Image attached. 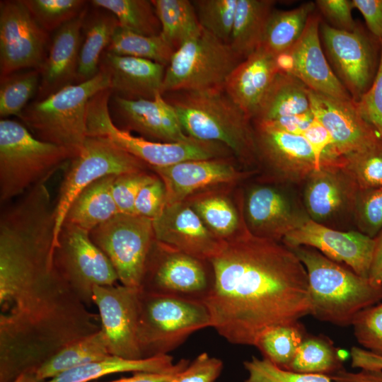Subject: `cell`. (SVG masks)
I'll use <instances>...</instances> for the list:
<instances>
[{"mask_svg": "<svg viewBox=\"0 0 382 382\" xmlns=\"http://www.w3.org/2000/svg\"><path fill=\"white\" fill-rule=\"evenodd\" d=\"M209 262L214 284L204 303L212 328L228 342L255 346L265 330L310 314L306 270L284 244L246 229Z\"/></svg>", "mask_w": 382, "mask_h": 382, "instance_id": "1", "label": "cell"}, {"mask_svg": "<svg viewBox=\"0 0 382 382\" xmlns=\"http://www.w3.org/2000/svg\"><path fill=\"white\" fill-rule=\"evenodd\" d=\"M290 249L306 270L310 314L316 318L342 327L352 325L361 311L382 300V284L359 276L313 248Z\"/></svg>", "mask_w": 382, "mask_h": 382, "instance_id": "2", "label": "cell"}, {"mask_svg": "<svg viewBox=\"0 0 382 382\" xmlns=\"http://www.w3.org/2000/svg\"><path fill=\"white\" fill-rule=\"evenodd\" d=\"M169 93L166 100L187 136L221 144L245 163L257 159L253 121L224 88Z\"/></svg>", "mask_w": 382, "mask_h": 382, "instance_id": "3", "label": "cell"}, {"mask_svg": "<svg viewBox=\"0 0 382 382\" xmlns=\"http://www.w3.org/2000/svg\"><path fill=\"white\" fill-rule=\"evenodd\" d=\"M73 157L67 149L36 138L22 123L1 119V206L46 183Z\"/></svg>", "mask_w": 382, "mask_h": 382, "instance_id": "4", "label": "cell"}, {"mask_svg": "<svg viewBox=\"0 0 382 382\" xmlns=\"http://www.w3.org/2000/svg\"><path fill=\"white\" fill-rule=\"evenodd\" d=\"M108 73L100 69L92 79L69 85L41 100L28 104L19 117L37 139L63 147L74 157L87 137L86 109L90 98L110 88Z\"/></svg>", "mask_w": 382, "mask_h": 382, "instance_id": "5", "label": "cell"}, {"mask_svg": "<svg viewBox=\"0 0 382 382\" xmlns=\"http://www.w3.org/2000/svg\"><path fill=\"white\" fill-rule=\"evenodd\" d=\"M208 327L211 316L203 302L139 289L137 339L142 359L168 354Z\"/></svg>", "mask_w": 382, "mask_h": 382, "instance_id": "6", "label": "cell"}, {"mask_svg": "<svg viewBox=\"0 0 382 382\" xmlns=\"http://www.w3.org/2000/svg\"><path fill=\"white\" fill-rule=\"evenodd\" d=\"M110 88L103 90L88 100L86 109L87 136L107 138L115 145L139 158L149 167H163L190 160L215 158L220 151L215 142L192 139L183 142H160L136 137L113 122L109 100Z\"/></svg>", "mask_w": 382, "mask_h": 382, "instance_id": "7", "label": "cell"}, {"mask_svg": "<svg viewBox=\"0 0 382 382\" xmlns=\"http://www.w3.org/2000/svg\"><path fill=\"white\" fill-rule=\"evenodd\" d=\"M243 59L208 31L181 45L166 66L162 94L222 89Z\"/></svg>", "mask_w": 382, "mask_h": 382, "instance_id": "8", "label": "cell"}, {"mask_svg": "<svg viewBox=\"0 0 382 382\" xmlns=\"http://www.w3.org/2000/svg\"><path fill=\"white\" fill-rule=\"evenodd\" d=\"M147 164L107 138L87 136L80 153L71 158L54 204V241L73 200L87 186L110 175L144 170Z\"/></svg>", "mask_w": 382, "mask_h": 382, "instance_id": "9", "label": "cell"}, {"mask_svg": "<svg viewBox=\"0 0 382 382\" xmlns=\"http://www.w3.org/2000/svg\"><path fill=\"white\" fill-rule=\"evenodd\" d=\"M54 268L79 299L93 303L96 286H111L117 274L102 250L92 241L89 232L64 222L52 254Z\"/></svg>", "mask_w": 382, "mask_h": 382, "instance_id": "10", "label": "cell"}, {"mask_svg": "<svg viewBox=\"0 0 382 382\" xmlns=\"http://www.w3.org/2000/svg\"><path fill=\"white\" fill-rule=\"evenodd\" d=\"M213 284L214 274L209 261L175 250L155 239L139 289L204 303Z\"/></svg>", "mask_w": 382, "mask_h": 382, "instance_id": "11", "label": "cell"}, {"mask_svg": "<svg viewBox=\"0 0 382 382\" xmlns=\"http://www.w3.org/2000/svg\"><path fill=\"white\" fill-rule=\"evenodd\" d=\"M320 36L333 72L352 99L358 101L377 74L381 41L360 25L352 31H345L322 21Z\"/></svg>", "mask_w": 382, "mask_h": 382, "instance_id": "12", "label": "cell"}, {"mask_svg": "<svg viewBox=\"0 0 382 382\" xmlns=\"http://www.w3.org/2000/svg\"><path fill=\"white\" fill-rule=\"evenodd\" d=\"M89 234L112 265L121 284L139 289L155 241L153 221L136 214L118 213Z\"/></svg>", "mask_w": 382, "mask_h": 382, "instance_id": "13", "label": "cell"}, {"mask_svg": "<svg viewBox=\"0 0 382 382\" xmlns=\"http://www.w3.org/2000/svg\"><path fill=\"white\" fill-rule=\"evenodd\" d=\"M51 40L21 0L0 1V76L40 70Z\"/></svg>", "mask_w": 382, "mask_h": 382, "instance_id": "14", "label": "cell"}, {"mask_svg": "<svg viewBox=\"0 0 382 382\" xmlns=\"http://www.w3.org/2000/svg\"><path fill=\"white\" fill-rule=\"evenodd\" d=\"M321 21L320 15L313 13L297 42L276 57L279 72L294 76L316 92L352 100V96L333 72L323 51Z\"/></svg>", "mask_w": 382, "mask_h": 382, "instance_id": "15", "label": "cell"}, {"mask_svg": "<svg viewBox=\"0 0 382 382\" xmlns=\"http://www.w3.org/2000/svg\"><path fill=\"white\" fill-rule=\"evenodd\" d=\"M139 289L115 284L96 286L93 303L98 311L110 355L142 359L137 339Z\"/></svg>", "mask_w": 382, "mask_h": 382, "instance_id": "16", "label": "cell"}, {"mask_svg": "<svg viewBox=\"0 0 382 382\" xmlns=\"http://www.w3.org/2000/svg\"><path fill=\"white\" fill-rule=\"evenodd\" d=\"M289 248H313L329 259L345 263L359 276L369 278L374 238L360 231H340L306 217L282 239Z\"/></svg>", "mask_w": 382, "mask_h": 382, "instance_id": "17", "label": "cell"}, {"mask_svg": "<svg viewBox=\"0 0 382 382\" xmlns=\"http://www.w3.org/2000/svg\"><path fill=\"white\" fill-rule=\"evenodd\" d=\"M109 111L117 127L136 131L151 141L183 142L192 139L185 133L174 108L162 93L153 99L138 100L112 95Z\"/></svg>", "mask_w": 382, "mask_h": 382, "instance_id": "18", "label": "cell"}, {"mask_svg": "<svg viewBox=\"0 0 382 382\" xmlns=\"http://www.w3.org/2000/svg\"><path fill=\"white\" fill-rule=\"evenodd\" d=\"M153 227L157 241L206 261H210L225 241L215 236L184 201L166 204L153 220Z\"/></svg>", "mask_w": 382, "mask_h": 382, "instance_id": "19", "label": "cell"}, {"mask_svg": "<svg viewBox=\"0 0 382 382\" xmlns=\"http://www.w3.org/2000/svg\"><path fill=\"white\" fill-rule=\"evenodd\" d=\"M311 110L329 132L340 158L362 149L381 137L359 114L355 101L333 98L308 88Z\"/></svg>", "mask_w": 382, "mask_h": 382, "instance_id": "20", "label": "cell"}, {"mask_svg": "<svg viewBox=\"0 0 382 382\" xmlns=\"http://www.w3.org/2000/svg\"><path fill=\"white\" fill-rule=\"evenodd\" d=\"M253 127L257 159L264 161L283 180L306 181L317 170L313 152L303 136L264 124L253 123Z\"/></svg>", "mask_w": 382, "mask_h": 382, "instance_id": "21", "label": "cell"}, {"mask_svg": "<svg viewBox=\"0 0 382 382\" xmlns=\"http://www.w3.org/2000/svg\"><path fill=\"white\" fill-rule=\"evenodd\" d=\"M359 189L342 165L323 166L306 180L304 204L307 215L322 224L342 213H353Z\"/></svg>", "mask_w": 382, "mask_h": 382, "instance_id": "22", "label": "cell"}, {"mask_svg": "<svg viewBox=\"0 0 382 382\" xmlns=\"http://www.w3.org/2000/svg\"><path fill=\"white\" fill-rule=\"evenodd\" d=\"M88 8L58 28L51 40L45 61L39 70L40 83L37 100H41L63 88L75 84L77 77L81 31Z\"/></svg>", "mask_w": 382, "mask_h": 382, "instance_id": "23", "label": "cell"}, {"mask_svg": "<svg viewBox=\"0 0 382 382\" xmlns=\"http://www.w3.org/2000/svg\"><path fill=\"white\" fill-rule=\"evenodd\" d=\"M245 213L248 230L253 235L278 241L307 216L282 190L257 186L248 193Z\"/></svg>", "mask_w": 382, "mask_h": 382, "instance_id": "24", "label": "cell"}, {"mask_svg": "<svg viewBox=\"0 0 382 382\" xmlns=\"http://www.w3.org/2000/svg\"><path fill=\"white\" fill-rule=\"evenodd\" d=\"M100 69L110 77L112 95L128 100L153 99L162 93L166 66L148 59L105 51Z\"/></svg>", "mask_w": 382, "mask_h": 382, "instance_id": "25", "label": "cell"}, {"mask_svg": "<svg viewBox=\"0 0 382 382\" xmlns=\"http://www.w3.org/2000/svg\"><path fill=\"white\" fill-rule=\"evenodd\" d=\"M166 189V204L184 201L190 195L241 175L231 164L216 158L190 160L163 167H151Z\"/></svg>", "mask_w": 382, "mask_h": 382, "instance_id": "26", "label": "cell"}, {"mask_svg": "<svg viewBox=\"0 0 382 382\" xmlns=\"http://www.w3.org/2000/svg\"><path fill=\"white\" fill-rule=\"evenodd\" d=\"M279 72L276 57L259 47L233 70L224 89L253 121Z\"/></svg>", "mask_w": 382, "mask_h": 382, "instance_id": "27", "label": "cell"}, {"mask_svg": "<svg viewBox=\"0 0 382 382\" xmlns=\"http://www.w3.org/2000/svg\"><path fill=\"white\" fill-rule=\"evenodd\" d=\"M116 175L101 178L84 188L73 200L64 222L90 233L119 213L112 187Z\"/></svg>", "mask_w": 382, "mask_h": 382, "instance_id": "28", "label": "cell"}, {"mask_svg": "<svg viewBox=\"0 0 382 382\" xmlns=\"http://www.w3.org/2000/svg\"><path fill=\"white\" fill-rule=\"evenodd\" d=\"M180 361L173 363L168 354L137 360L115 356L92 361L66 371L42 382H92L102 376L122 372L164 373L175 369Z\"/></svg>", "mask_w": 382, "mask_h": 382, "instance_id": "29", "label": "cell"}, {"mask_svg": "<svg viewBox=\"0 0 382 382\" xmlns=\"http://www.w3.org/2000/svg\"><path fill=\"white\" fill-rule=\"evenodd\" d=\"M310 110L308 88L294 76L279 72L253 117V123L269 122Z\"/></svg>", "mask_w": 382, "mask_h": 382, "instance_id": "30", "label": "cell"}, {"mask_svg": "<svg viewBox=\"0 0 382 382\" xmlns=\"http://www.w3.org/2000/svg\"><path fill=\"white\" fill-rule=\"evenodd\" d=\"M275 2L272 0H238L229 45L243 60L260 46Z\"/></svg>", "mask_w": 382, "mask_h": 382, "instance_id": "31", "label": "cell"}, {"mask_svg": "<svg viewBox=\"0 0 382 382\" xmlns=\"http://www.w3.org/2000/svg\"><path fill=\"white\" fill-rule=\"evenodd\" d=\"M119 27L116 17L108 11L106 13L98 11L93 13L88 19L86 16L76 83L85 82L99 72L101 56Z\"/></svg>", "mask_w": 382, "mask_h": 382, "instance_id": "32", "label": "cell"}, {"mask_svg": "<svg viewBox=\"0 0 382 382\" xmlns=\"http://www.w3.org/2000/svg\"><path fill=\"white\" fill-rule=\"evenodd\" d=\"M316 10L315 2L312 1L290 10L274 9L259 47L275 57L286 52L300 38L309 17Z\"/></svg>", "mask_w": 382, "mask_h": 382, "instance_id": "33", "label": "cell"}, {"mask_svg": "<svg viewBox=\"0 0 382 382\" xmlns=\"http://www.w3.org/2000/svg\"><path fill=\"white\" fill-rule=\"evenodd\" d=\"M110 356L102 330L84 337L58 352L36 371L39 382L50 379L66 371Z\"/></svg>", "mask_w": 382, "mask_h": 382, "instance_id": "34", "label": "cell"}, {"mask_svg": "<svg viewBox=\"0 0 382 382\" xmlns=\"http://www.w3.org/2000/svg\"><path fill=\"white\" fill-rule=\"evenodd\" d=\"M161 23L160 35L175 50L202 32L189 0H151Z\"/></svg>", "mask_w": 382, "mask_h": 382, "instance_id": "35", "label": "cell"}, {"mask_svg": "<svg viewBox=\"0 0 382 382\" xmlns=\"http://www.w3.org/2000/svg\"><path fill=\"white\" fill-rule=\"evenodd\" d=\"M343 360L333 342L323 335H307L286 369L289 371L331 376L343 368Z\"/></svg>", "mask_w": 382, "mask_h": 382, "instance_id": "36", "label": "cell"}, {"mask_svg": "<svg viewBox=\"0 0 382 382\" xmlns=\"http://www.w3.org/2000/svg\"><path fill=\"white\" fill-rule=\"evenodd\" d=\"M96 8L112 13L121 28L146 36L158 35L160 21L149 0H93Z\"/></svg>", "mask_w": 382, "mask_h": 382, "instance_id": "37", "label": "cell"}, {"mask_svg": "<svg viewBox=\"0 0 382 382\" xmlns=\"http://www.w3.org/2000/svg\"><path fill=\"white\" fill-rule=\"evenodd\" d=\"M106 52L153 61L168 65L175 49L161 35L146 36L119 27L115 32Z\"/></svg>", "mask_w": 382, "mask_h": 382, "instance_id": "38", "label": "cell"}, {"mask_svg": "<svg viewBox=\"0 0 382 382\" xmlns=\"http://www.w3.org/2000/svg\"><path fill=\"white\" fill-rule=\"evenodd\" d=\"M306 335L304 326L299 320L265 330L257 338L255 347L265 359L286 369Z\"/></svg>", "mask_w": 382, "mask_h": 382, "instance_id": "39", "label": "cell"}, {"mask_svg": "<svg viewBox=\"0 0 382 382\" xmlns=\"http://www.w3.org/2000/svg\"><path fill=\"white\" fill-rule=\"evenodd\" d=\"M40 72L31 69L1 78L0 116L1 119L20 117L31 97L38 91Z\"/></svg>", "mask_w": 382, "mask_h": 382, "instance_id": "40", "label": "cell"}, {"mask_svg": "<svg viewBox=\"0 0 382 382\" xmlns=\"http://www.w3.org/2000/svg\"><path fill=\"white\" fill-rule=\"evenodd\" d=\"M342 167L359 190L382 186V137L374 144L342 157Z\"/></svg>", "mask_w": 382, "mask_h": 382, "instance_id": "41", "label": "cell"}, {"mask_svg": "<svg viewBox=\"0 0 382 382\" xmlns=\"http://www.w3.org/2000/svg\"><path fill=\"white\" fill-rule=\"evenodd\" d=\"M191 206L207 228L220 239L226 241L236 234L239 217L232 203L226 197H204L195 200Z\"/></svg>", "mask_w": 382, "mask_h": 382, "instance_id": "42", "label": "cell"}, {"mask_svg": "<svg viewBox=\"0 0 382 382\" xmlns=\"http://www.w3.org/2000/svg\"><path fill=\"white\" fill-rule=\"evenodd\" d=\"M238 0H193L192 3L202 28L228 43Z\"/></svg>", "mask_w": 382, "mask_h": 382, "instance_id": "43", "label": "cell"}, {"mask_svg": "<svg viewBox=\"0 0 382 382\" xmlns=\"http://www.w3.org/2000/svg\"><path fill=\"white\" fill-rule=\"evenodd\" d=\"M37 23L47 32L57 30L86 8L83 0H21Z\"/></svg>", "mask_w": 382, "mask_h": 382, "instance_id": "44", "label": "cell"}, {"mask_svg": "<svg viewBox=\"0 0 382 382\" xmlns=\"http://www.w3.org/2000/svg\"><path fill=\"white\" fill-rule=\"evenodd\" d=\"M244 366L248 373L245 382H333L329 376L289 371L265 358L253 357Z\"/></svg>", "mask_w": 382, "mask_h": 382, "instance_id": "45", "label": "cell"}, {"mask_svg": "<svg viewBox=\"0 0 382 382\" xmlns=\"http://www.w3.org/2000/svg\"><path fill=\"white\" fill-rule=\"evenodd\" d=\"M353 214L359 231L374 238L382 230V186L359 190Z\"/></svg>", "mask_w": 382, "mask_h": 382, "instance_id": "46", "label": "cell"}, {"mask_svg": "<svg viewBox=\"0 0 382 382\" xmlns=\"http://www.w3.org/2000/svg\"><path fill=\"white\" fill-rule=\"evenodd\" d=\"M352 325L358 342L365 349L382 357V303L361 311Z\"/></svg>", "mask_w": 382, "mask_h": 382, "instance_id": "47", "label": "cell"}, {"mask_svg": "<svg viewBox=\"0 0 382 382\" xmlns=\"http://www.w3.org/2000/svg\"><path fill=\"white\" fill-rule=\"evenodd\" d=\"M155 178L145 170L116 175L112 193L119 213L134 214V203L139 191Z\"/></svg>", "mask_w": 382, "mask_h": 382, "instance_id": "48", "label": "cell"}, {"mask_svg": "<svg viewBox=\"0 0 382 382\" xmlns=\"http://www.w3.org/2000/svg\"><path fill=\"white\" fill-rule=\"evenodd\" d=\"M355 103L361 116L382 137V41L380 64L374 83Z\"/></svg>", "mask_w": 382, "mask_h": 382, "instance_id": "49", "label": "cell"}, {"mask_svg": "<svg viewBox=\"0 0 382 382\" xmlns=\"http://www.w3.org/2000/svg\"><path fill=\"white\" fill-rule=\"evenodd\" d=\"M166 199L165 185L159 177L156 176L139 191L134 203V214L153 221L163 212Z\"/></svg>", "mask_w": 382, "mask_h": 382, "instance_id": "50", "label": "cell"}, {"mask_svg": "<svg viewBox=\"0 0 382 382\" xmlns=\"http://www.w3.org/2000/svg\"><path fill=\"white\" fill-rule=\"evenodd\" d=\"M223 368L222 361L204 352L197 356L170 382H214Z\"/></svg>", "mask_w": 382, "mask_h": 382, "instance_id": "51", "label": "cell"}, {"mask_svg": "<svg viewBox=\"0 0 382 382\" xmlns=\"http://www.w3.org/2000/svg\"><path fill=\"white\" fill-rule=\"evenodd\" d=\"M315 4L318 12L333 28L352 31L357 27L352 13L354 8L352 0H317Z\"/></svg>", "mask_w": 382, "mask_h": 382, "instance_id": "52", "label": "cell"}, {"mask_svg": "<svg viewBox=\"0 0 382 382\" xmlns=\"http://www.w3.org/2000/svg\"><path fill=\"white\" fill-rule=\"evenodd\" d=\"M352 4L362 14L369 31L382 41V0H352Z\"/></svg>", "mask_w": 382, "mask_h": 382, "instance_id": "53", "label": "cell"}, {"mask_svg": "<svg viewBox=\"0 0 382 382\" xmlns=\"http://www.w3.org/2000/svg\"><path fill=\"white\" fill-rule=\"evenodd\" d=\"M313 120L314 115L310 110L304 113L283 117L257 124H264L289 134L302 135Z\"/></svg>", "mask_w": 382, "mask_h": 382, "instance_id": "54", "label": "cell"}, {"mask_svg": "<svg viewBox=\"0 0 382 382\" xmlns=\"http://www.w3.org/2000/svg\"><path fill=\"white\" fill-rule=\"evenodd\" d=\"M188 364V360L181 359L179 366L170 371L164 373L135 372L130 377L122 378L108 382H170L175 375L184 370Z\"/></svg>", "mask_w": 382, "mask_h": 382, "instance_id": "55", "label": "cell"}, {"mask_svg": "<svg viewBox=\"0 0 382 382\" xmlns=\"http://www.w3.org/2000/svg\"><path fill=\"white\" fill-rule=\"evenodd\" d=\"M329 376L333 382H382V370L361 369L351 372L342 369Z\"/></svg>", "mask_w": 382, "mask_h": 382, "instance_id": "56", "label": "cell"}, {"mask_svg": "<svg viewBox=\"0 0 382 382\" xmlns=\"http://www.w3.org/2000/svg\"><path fill=\"white\" fill-rule=\"evenodd\" d=\"M352 366L360 369L382 370V357L358 347L350 351Z\"/></svg>", "mask_w": 382, "mask_h": 382, "instance_id": "57", "label": "cell"}, {"mask_svg": "<svg viewBox=\"0 0 382 382\" xmlns=\"http://www.w3.org/2000/svg\"><path fill=\"white\" fill-rule=\"evenodd\" d=\"M374 241L369 279L382 284V230L374 238Z\"/></svg>", "mask_w": 382, "mask_h": 382, "instance_id": "58", "label": "cell"}, {"mask_svg": "<svg viewBox=\"0 0 382 382\" xmlns=\"http://www.w3.org/2000/svg\"><path fill=\"white\" fill-rule=\"evenodd\" d=\"M13 382H39L35 371H26L20 374Z\"/></svg>", "mask_w": 382, "mask_h": 382, "instance_id": "59", "label": "cell"}]
</instances>
